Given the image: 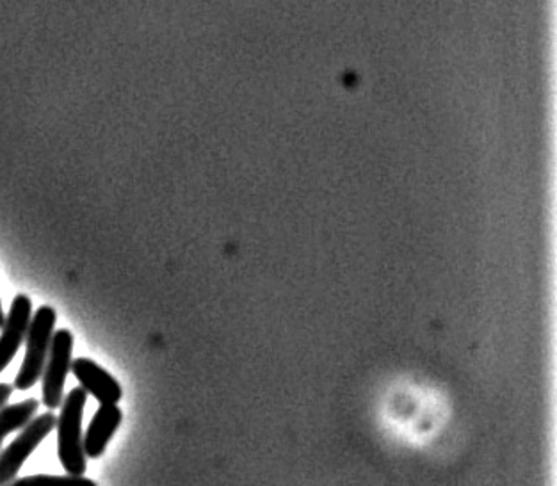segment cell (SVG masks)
<instances>
[{
    "instance_id": "6da1fadb",
    "label": "cell",
    "mask_w": 557,
    "mask_h": 486,
    "mask_svg": "<svg viewBox=\"0 0 557 486\" xmlns=\"http://www.w3.org/2000/svg\"><path fill=\"white\" fill-rule=\"evenodd\" d=\"M88 401V392L81 388H72L61 404L58 418V454L59 462L70 476H83L86 472V454H84L83 418L84 407Z\"/></svg>"
},
{
    "instance_id": "7a4b0ae2",
    "label": "cell",
    "mask_w": 557,
    "mask_h": 486,
    "mask_svg": "<svg viewBox=\"0 0 557 486\" xmlns=\"http://www.w3.org/2000/svg\"><path fill=\"white\" fill-rule=\"evenodd\" d=\"M55 321H58L55 310L47 304L39 307L35 317L30 320L29 329L25 335L24 364L20 367L13 385L18 390H29L44 376L50 342L55 332Z\"/></svg>"
},
{
    "instance_id": "3957f363",
    "label": "cell",
    "mask_w": 557,
    "mask_h": 486,
    "mask_svg": "<svg viewBox=\"0 0 557 486\" xmlns=\"http://www.w3.org/2000/svg\"><path fill=\"white\" fill-rule=\"evenodd\" d=\"M58 423L54 413L47 412L33 419L27 426L20 432L18 437L0 452V486L15 482L16 474L24 465L25 460L35 452L36 447L49 437Z\"/></svg>"
},
{
    "instance_id": "277c9868",
    "label": "cell",
    "mask_w": 557,
    "mask_h": 486,
    "mask_svg": "<svg viewBox=\"0 0 557 486\" xmlns=\"http://www.w3.org/2000/svg\"><path fill=\"white\" fill-rule=\"evenodd\" d=\"M72 351H74L72 332L64 328L54 332L44 376H41L44 379V404L49 410H55L63 404V387L66 384L70 369H72Z\"/></svg>"
},
{
    "instance_id": "5b68a950",
    "label": "cell",
    "mask_w": 557,
    "mask_h": 486,
    "mask_svg": "<svg viewBox=\"0 0 557 486\" xmlns=\"http://www.w3.org/2000/svg\"><path fill=\"white\" fill-rule=\"evenodd\" d=\"M33 320V301L29 296L18 295L11 303L10 314L5 317L0 335V373L11 364L25 340Z\"/></svg>"
},
{
    "instance_id": "8992f818",
    "label": "cell",
    "mask_w": 557,
    "mask_h": 486,
    "mask_svg": "<svg viewBox=\"0 0 557 486\" xmlns=\"http://www.w3.org/2000/svg\"><path fill=\"white\" fill-rule=\"evenodd\" d=\"M75 378L86 392L91 394L100 404H117L122 401L123 390L116 379L100 367L97 362L89 359L72 360V369Z\"/></svg>"
},
{
    "instance_id": "52a82bcc",
    "label": "cell",
    "mask_w": 557,
    "mask_h": 486,
    "mask_svg": "<svg viewBox=\"0 0 557 486\" xmlns=\"http://www.w3.org/2000/svg\"><path fill=\"white\" fill-rule=\"evenodd\" d=\"M122 421L123 413L117 404H100L91 419L88 432L84 435L83 446L86 458L95 460V458L102 457Z\"/></svg>"
},
{
    "instance_id": "ba28073f",
    "label": "cell",
    "mask_w": 557,
    "mask_h": 486,
    "mask_svg": "<svg viewBox=\"0 0 557 486\" xmlns=\"http://www.w3.org/2000/svg\"><path fill=\"white\" fill-rule=\"evenodd\" d=\"M38 408L39 401L33 398L25 399L22 403L0 408V447L10 433L24 429L35 419Z\"/></svg>"
},
{
    "instance_id": "9c48e42d",
    "label": "cell",
    "mask_w": 557,
    "mask_h": 486,
    "mask_svg": "<svg viewBox=\"0 0 557 486\" xmlns=\"http://www.w3.org/2000/svg\"><path fill=\"white\" fill-rule=\"evenodd\" d=\"M5 486H98L97 483L91 482L88 477L83 476H27L20 477L15 482H11Z\"/></svg>"
},
{
    "instance_id": "30bf717a",
    "label": "cell",
    "mask_w": 557,
    "mask_h": 486,
    "mask_svg": "<svg viewBox=\"0 0 557 486\" xmlns=\"http://www.w3.org/2000/svg\"><path fill=\"white\" fill-rule=\"evenodd\" d=\"M13 390H15L13 385L0 384V408L5 407V403L10 401Z\"/></svg>"
},
{
    "instance_id": "8fae6325",
    "label": "cell",
    "mask_w": 557,
    "mask_h": 486,
    "mask_svg": "<svg viewBox=\"0 0 557 486\" xmlns=\"http://www.w3.org/2000/svg\"><path fill=\"white\" fill-rule=\"evenodd\" d=\"M4 323H5L4 310H2V303H0V329H2V326H4Z\"/></svg>"
}]
</instances>
